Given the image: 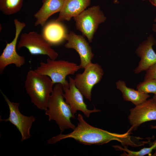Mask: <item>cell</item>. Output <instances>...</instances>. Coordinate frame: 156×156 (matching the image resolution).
Returning <instances> with one entry per match:
<instances>
[{
  "label": "cell",
  "mask_w": 156,
  "mask_h": 156,
  "mask_svg": "<svg viewBox=\"0 0 156 156\" xmlns=\"http://www.w3.org/2000/svg\"><path fill=\"white\" fill-rule=\"evenodd\" d=\"M79 122L73 131L69 133L59 134L49 139L48 144H53L67 138H72L77 142L86 145H102L112 140L120 142L123 146H133L135 144V136H131L132 129L130 128L123 134L112 133L92 126L87 123L81 114H78Z\"/></svg>",
  "instance_id": "1"
},
{
  "label": "cell",
  "mask_w": 156,
  "mask_h": 156,
  "mask_svg": "<svg viewBox=\"0 0 156 156\" xmlns=\"http://www.w3.org/2000/svg\"><path fill=\"white\" fill-rule=\"evenodd\" d=\"M63 93L62 85L60 83L55 84L49 99L47 109L45 111L49 121L54 120L58 125L60 133L65 130H73L76 127L70 121L71 118H75V116L64 100Z\"/></svg>",
  "instance_id": "2"
},
{
  "label": "cell",
  "mask_w": 156,
  "mask_h": 156,
  "mask_svg": "<svg viewBox=\"0 0 156 156\" xmlns=\"http://www.w3.org/2000/svg\"><path fill=\"white\" fill-rule=\"evenodd\" d=\"M54 84L48 76L30 70L26 75L25 86L31 102L38 109L46 111Z\"/></svg>",
  "instance_id": "3"
},
{
  "label": "cell",
  "mask_w": 156,
  "mask_h": 156,
  "mask_svg": "<svg viewBox=\"0 0 156 156\" xmlns=\"http://www.w3.org/2000/svg\"><path fill=\"white\" fill-rule=\"evenodd\" d=\"M81 68L79 65L64 60H53L49 58L45 62H41L34 70L37 73L48 76L53 83H60L63 86L68 85L67 76L74 75Z\"/></svg>",
  "instance_id": "4"
},
{
  "label": "cell",
  "mask_w": 156,
  "mask_h": 156,
  "mask_svg": "<svg viewBox=\"0 0 156 156\" xmlns=\"http://www.w3.org/2000/svg\"><path fill=\"white\" fill-rule=\"evenodd\" d=\"M74 19L77 29L92 42L99 25L104 22L106 18L99 6L95 5L85 10Z\"/></svg>",
  "instance_id": "5"
},
{
  "label": "cell",
  "mask_w": 156,
  "mask_h": 156,
  "mask_svg": "<svg viewBox=\"0 0 156 156\" xmlns=\"http://www.w3.org/2000/svg\"><path fill=\"white\" fill-rule=\"evenodd\" d=\"M52 46L42 34L32 31L21 35L17 47L18 49L25 47L31 55H47L49 58L55 60L58 54L51 48Z\"/></svg>",
  "instance_id": "6"
},
{
  "label": "cell",
  "mask_w": 156,
  "mask_h": 156,
  "mask_svg": "<svg viewBox=\"0 0 156 156\" xmlns=\"http://www.w3.org/2000/svg\"><path fill=\"white\" fill-rule=\"evenodd\" d=\"M84 68L82 73L76 75L74 79L75 83L83 95L91 101L92 88L101 81L103 71L99 64L92 62Z\"/></svg>",
  "instance_id": "7"
},
{
  "label": "cell",
  "mask_w": 156,
  "mask_h": 156,
  "mask_svg": "<svg viewBox=\"0 0 156 156\" xmlns=\"http://www.w3.org/2000/svg\"><path fill=\"white\" fill-rule=\"evenodd\" d=\"M1 92L8 105L9 115L8 118H0V121L9 122L14 125L21 134V142L31 137L30 129L35 121L34 116H27L23 115L19 109V103L12 102L2 91L1 90Z\"/></svg>",
  "instance_id": "8"
},
{
  "label": "cell",
  "mask_w": 156,
  "mask_h": 156,
  "mask_svg": "<svg viewBox=\"0 0 156 156\" xmlns=\"http://www.w3.org/2000/svg\"><path fill=\"white\" fill-rule=\"evenodd\" d=\"M15 27V37L10 43H6V46L0 56V72L3 73L5 68L8 65L14 64L16 66L20 68L25 63V57L18 54L16 48L19 35L23 29L26 26V24L21 22L17 19L14 20Z\"/></svg>",
  "instance_id": "9"
},
{
  "label": "cell",
  "mask_w": 156,
  "mask_h": 156,
  "mask_svg": "<svg viewBox=\"0 0 156 156\" xmlns=\"http://www.w3.org/2000/svg\"><path fill=\"white\" fill-rule=\"evenodd\" d=\"M68 81V84L63 86V95L74 116H75L77 111H79L88 118L91 113L101 111L95 107L92 110L88 109L84 101L83 96L75 85L74 79L69 76Z\"/></svg>",
  "instance_id": "10"
},
{
  "label": "cell",
  "mask_w": 156,
  "mask_h": 156,
  "mask_svg": "<svg viewBox=\"0 0 156 156\" xmlns=\"http://www.w3.org/2000/svg\"><path fill=\"white\" fill-rule=\"evenodd\" d=\"M128 118L133 129L136 130L142 124L156 120V103L153 98L146 100L130 110Z\"/></svg>",
  "instance_id": "11"
},
{
  "label": "cell",
  "mask_w": 156,
  "mask_h": 156,
  "mask_svg": "<svg viewBox=\"0 0 156 156\" xmlns=\"http://www.w3.org/2000/svg\"><path fill=\"white\" fill-rule=\"evenodd\" d=\"M66 40L67 42L65 44V47L68 49H73L78 53L80 60L79 66L81 68H84L92 62L94 54L91 47L83 36L71 31L67 34Z\"/></svg>",
  "instance_id": "12"
},
{
  "label": "cell",
  "mask_w": 156,
  "mask_h": 156,
  "mask_svg": "<svg viewBox=\"0 0 156 156\" xmlns=\"http://www.w3.org/2000/svg\"><path fill=\"white\" fill-rule=\"evenodd\" d=\"M156 41L153 36L151 35L146 40L140 44L136 50V53L140 58L138 66L134 72L138 74L146 71L150 67L156 63V53L153 46Z\"/></svg>",
  "instance_id": "13"
},
{
  "label": "cell",
  "mask_w": 156,
  "mask_h": 156,
  "mask_svg": "<svg viewBox=\"0 0 156 156\" xmlns=\"http://www.w3.org/2000/svg\"><path fill=\"white\" fill-rule=\"evenodd\" d=\"M91 0H64L62 9L55 21H69L85 10L90 5Z\"/></svg>",
  "instance_id": "14"
},
{
  "label": "cell",
  "mask_w": 156,
  "mask_h": 156,
  "mask_svg": "<svg viewBox=\"0 0 156 156\" xmlns=\"http://www.w3.org/2000/svg\"><path fill=\"white\" fill-rule=\"evenodd\" d=\"M64 0H42V5L34 16L36 19L34 25L43 27L49 18L56 13L60 12Z\"/></svg>",
  "instance_id": "15"
},
{
  "label": "cell",
  "mask_w": 156,
  "mask_h": 156,
  "mask_svg": "<svg viewBox=\"0 0 156 156\" xmlns=\"http://www.w3.org/2000/svg\"><path fill=\"white\" fill-rule=\"evenodd\" d=\"M67 34L64 26L60 22L55 21L44 25L42 34L53 45L58 44L66 40Z\"/></svg>",
  "instance_id": "16"
},
{
  "label": "cell",
  "mask_w": 156,
  "mask_h": 156,
  "mask_svg": "<svg viewBox=\"0 0 156 156\" xmlns=\"http://www.w3.org/2000/svg\"><path fill=\"white\" fill-rule=\"evenodd\" d=\"M116 84L117 88L122 92L124 100L131 102L135 106L142 103L150 96L148 94L128 88L124 81L118 80Z\"/></svg>",
  "instance_id": "17"
},
{
  "label": "cell",
  "mask_w": 156,
  "mask_h": 156,
  "mask_svg": "<svg viewBox=\"0 0 156 156\" xmlns=\"http://www.w3.org/2000/svg\"><path fill=\"white\" fill-rule=\"evenodd\" d=\"M23 0H0V10L4 14L10 15L19 12Z\"/></svg>",
  "instance_id": "18"
},
{
  "label": "cell",
  "mask_w": 156,
  "mask_h": 156,
  "mask_svg": "<svg viewBox=\"0 0 156 156\" xmlns=\"http://www.w3.org/2000/svg\"><path fill=\"white\" fill-rule=\"evenodd\" d=\"M113 147L118 151H123V153L120 155L122 156H143L147 155H151L152 151L156 149V140L153 143V144L149 147L144 148L140 151H131L127 148V146H125L122 147L120 146L115 145Z\"/></svg>",
  "instance_id": "19"
},
{
  "label": "cell",
  "mask_w": 156,
  "mask_h": 156,
  "mask_svg": "<svg viewBox=\"0 0 156 156\" xmlns=\"http://www.w3.org/2000/svg\"><path fill=\"white\" fill-rule=\"evenodd\" d=\"M137 90L144 93H152L156 95V80H144L138 85Z\"/></svg>",
  "instance_id": "20"
},
{
  "label": "cell",
  "mask_w": 156,
  "mask_h": 156,
  "mask_svg": "<svg viewBox=\"0 0 156 156\" xmlns=\"http://www.w3.org/2000/svg\"><path fill=\"white\" fill-rule=\"evenodd\" d=\"M146 71L144 80H156V63L151 66Z\"/></svg>",
  "instance_id": "21"
},
{
  "label": "cell",
  "mask_w": 156,
  "mask_h": 156,
  "mask_svg": "<svg viewBox=\"0 0 156 156\" xmlns=\"http://www.w3.org/2000/svg\"><path fill=\"white\" fill-rule=\"evenodd\" d=\"M154 21L155 23L153 25L152 29L154 32H156V17L155 18Z\"/></svg>",
  "instance_id": "22"
},
{
  "label": "cell",
  "mask_w": 156,
  "mask_h": 156,
  "mask_svg": "<svg viewBox=\"0 0 156 156\" xmlns=\"http://www.w3.org/2000/svg\"><path fill=\"white\" fill-rule=\"evenodd\" d=\"M149 1L153 5L156 7V0H149Z\"/></svg>",
  "instance_id": "23"
},
{
  "label": "cell",
  "mask_w": 156,
  "mask_h": 156,
  "mask_svg": "<svg viewBox=\"0 0 156 156\" xmlns=\"http://www.w3.org/2000/svg\"><path fill=\"white\" fill-rule=\"evenodd\" d=\"M150 128L152 129H156V125H151L150 126Z\"/></svg>",
  "instance_id": "24"
},
{
  "label": "cell",
  "mask_w": 156,
  "mask_h": 156,
  "mask_svg": "<svg viewBox=\"0 0 156 156\" xmlns=\"http://www.w3.org/2000/svg\"><path fill=\"white\" fill-rule=\"evenodd\" d=\"M154 101L156 103V95H154L153 97Z\"/></svg>",
  "instance_id": "25"
},
{
  "label": "cell",
  "mask_w": 156,
  "mask_h": 156,
  "mask_svg": "<svg viewBox=\"0 0 156 156\" xmlns=\"http://www.w3.org/2000/svg\"><path fill=\"white\" fill-rule=\"evenodd\" d=\"M142 0L144 1V0Z\"/></svg>",
  "instance_id": "26"
}]
</instances>
